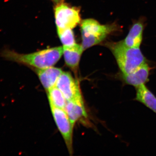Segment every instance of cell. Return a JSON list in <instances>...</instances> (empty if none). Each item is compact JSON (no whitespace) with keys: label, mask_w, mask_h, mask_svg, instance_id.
<instances>
[{"label":"cell","mask_w":156,"mask_h":156,"mask_svg":"<svg viewBox=\"0 0 156 156\" xmlns=\"http://www.w3.org/2000/svg\"><path fill=\"white\" fill-rule=\"evenodd\" d=\"M62 54V47L48 48L27 54L18 53L9 48H5L0 52V57L34 69H43L53 66L59 61Z\"/></svg>","instance_id":"obj_1"},{"label":"cell","mask_w":156,"mask_h":156,"mask_svg":"<svg viewBox=\"0 0 156 156\" xmlns=\"http://www.w3.org/2000/svg\"><path fill=\"white\" fill-rule=\"evenodd\" d=\"M105 45L113 54L122 73H129L147 62L140 48H128L122 41L108 42Z\"/></svg>","instance_id":"obj_2"},{"label":"cell","mask_w":156,"mask_h":156,"mask_svg":"<svg viewBox=\"0 0 156 156\" xmlns=\"http://www.w3.org/2000/svg\"><path fill=\"white\" fill-rule=\"evenodd\" d=\"M118 30V25L115 23L103 25L94 19L84 20L81 23V45L85 50L100 44L108 36Z\"/></svg>","instance_id":"obj_3"},{"label":"cell","mask_w":156,"mask_h":156,"mask_svg":"<svg viewBox=\"0 0 156 156\" xmlns=\"http://www.w3.org/2000/svg\"><path fill=\"white\" fill-rule=\"evenodd\" d=\"M80 9L62 1H58L54 7L55 23L57 28L73 29L81 23Z\"/></svg>","instance_id":"obj_4"},{"label":"cell","mask_w":156,"mask_h":156,"mask_svg":"<svg viewBox=\"0 0 156 156\" xmlns=\"http://www.w3.org/2000/svg\"><path fill=\"white\" fill-rule=\"evenodd\" d=\"M53 119L58 130L64 139L69 152L70 154L73 153V126L65 110L58 108L49 103Z\"/></svg>","instance_id":"obj_5"},{"label":"cell","mask_w":156,"mask_h":156,"mask_svg":"<svg viewBox=\"0 0 156 156\" xmlns=\"http://www.w3.org/2000/svg\"><path fill=\"white\" fill-rule=\"evenodd\" d=\"M152 69L147 62L129 73L123 74L120 73L119 76V79L124 85H129L136 88L146 84L149 81Z\"/></svg>","instance_id":"obj_6"},{"label":"cell","mask_w":156,"mask_h":156,"mask_svg":"<svg viewBox=\"0 0 156 156\" xmlns=\"http://www.w3.org/2000/svg\"><path fill=\"white\" fill-rule=\"evenodd\" d=\"M56 86L67 101L82 97L79 83L70 73L63 71L58 77Z\"/></svg>","instance_id":"obj_7"},{"label":"cell","mask_w":156,"mask_h":156,"mask_svg":"<svg viewBox=\"0 0 156 156\" xmlns=\"http://www.w3.org/2000/svg\"><path fill=\"white\" fill-rule=\"evenodd\" d=\"M65 110L73 126L78 121L87 118V113L82 97L67 101Z\"/></svg>","instance_id":"obj_8"},{"label":"cell","mask_w":156,"mask_h":156,"mask_svg":"<svg viewBox=\"0 0 156 156\" xmlns=\"http://www.w3.org/2000/svg\"><path fill=\"white\" fill-rule=\"evenodd\" d=\"M82 45L76 43L72 46H63V55L67 66L74 73H77L82 53L84 51Z\"/></svg>","instance_id":"obj_9"},{"label":"cell","mask_w":156,"mask_h":156,"mask_svg":"<svg viewBox=\"0 0 156 156\" xmlns=\"http://www.w3.org/2000/svg\"><path fill=\"white\" fill-rule=\"evenodd\" d=\"M34 69L42 86L47 91L56 86L58 77L63 72L61 69L53 66Z\"/></svg>","instance_id":"obj_10"},{"label":"cell","mask_w":156,"mask_h":156,"mask_svg":"<svg viewBox=\"0 0 156 156\" xmlns=\"http://www.w3.org/2000/svg\"><path fill=\"white\" fill-rule=\"evenodd\" d=\"M144 28L142 21L135 22L131 27L126 38L122 41L123 44L128 48H140L142 41Z\"/></svg>","instance_id":"obj_11"},{"label":"cell","mask_w":156,"mask_h":156,"mask_svg":"<svg viewBox=\"0 0 156 156\" xmlns=\"http://www.w3.org/2000/svg\"><path fill=\"white\" fill-rule=\"evenodd\" d=\"M136 95L134 100L142 103L156 114V96L146 84L135 88Z\"/></svg>","instance_id":"obj_12"},{"label":"cell","mask_w":156,"mask_h":156,"mask_svg":"<svg viewBox=\"0 0 156 156\" xmlns=\"http://www.w3.org/2000/svg\"><path fill=\"white\" fill-rule=\"evenodd\" d=\"M49 103L52 104L58 108L65 110L67 101L62 92L56 86L48 91Z\"/></svg>","instance_id":"obj_13"},{"label":"cell","mask_w":156,"mask_h":156,"mask_svg":"<svg viewBox=\"0 0 156 156\" xmlns=\"http://www.w3.org/2000/svg\"><path fill=\"white\" fill-rule=\"evenodd\" d=\"M57 34L63 46H72L76 44L74 34L72 29L57 28Z\"/></svg>","instance_id":"obj_14"},{"label":"cell","mask_w":156,"mask_h":156,"mask_svg":"<svg viewBox=\"0 0 156 156\" xmlns=\"http://www.w3.org/2000/svg\"><path fill=\"white\" fill-rule=\"evenodd\" d=\"M53 1H55V2H58V0H53Z\"/></svg>","instance_id":"obj_15"}]
</instances>
